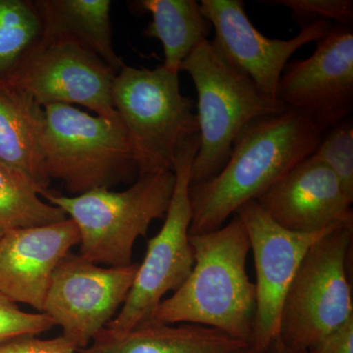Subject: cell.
Returning <instances> with one entry per match:
<instances>
[{
	"mask_svg": "<svg viewBox=\"0 0 353 353\" xmlns=\"http://www.w3.org/2000/svg\"><path fill=\"white\" fill-rule=\"evenodd\" d=\"M324 134L312 120L290 108L248 123L219 173L190 187V234L215 231L246 202L257 201L311 157Z\"/></svg>",
	"mask_w": 353,
	"mask_h": 353,
	"instance_id": "obj_1",
	"label": "cell"
},
{
	"mask_svg": "<svg viewBox=\"0 0 353 353\" xmlns=\"http://www.w3.org/2000/svg\"><path fill=\"white\" fill-rule=\"evenodd\" d=\"M194 264L148 321L196 324L252 343L256 292L246 271L250 239L240 216L208 233L190 234Z\"/></svg>",
	"mask_w": 353,
	"mask_h": 353,
	"instance_id": "obj_2",
	"label": "cell"
},
{
	"mask_svg": "<svg viewBox=\"0 0 353 353\" xmlns=\"http://www.w3.org/2000/svg\"><path fill=\"white\" fill-rule=\"evenodd\" d=\"M174 187V171H161L139 175L122 192L101 188L68 196L48 190L41 196L74 221L81 256L104 267H124L132 263L138 239L166 215Z\"/></svg>",
	"mask_w": 353,
	"mask_h": 353,
	"instance_id": "obj_3",
	"label": "cell"
},
{
	"mask_svg": "<svg viewBox=\"0 0 353 353\" xmlns=\"http://www.w3.org/2000/svg\"><path fill=\"white\" fill-rule=\"evenodd\" d=\"M181 71L189 74L197 94L199 146L190 179V187H196L219 173L234 139L248 123L287 108L262 94L250 79L228 63L208 39L185 57Z\"/></svg>",
	"mask_w": 353,
	"mask_h": 353,
	"instance_id": "obj_4",
	"label": "cell"
},
{
	"mask_svg": "<svg viewBox=\"0 0 353 353\" xmlns=\"http://www.w3.org/2000/svg\"><path fill=\"white\" fill-rule=\"evenodd\" d=\"M41 153L46 175L80 196L139 176L129 134L120 117L92 116L68 104L44 106Z\"/></svg>",
	"mask_w": 353,
	"mask_h": 353,
	"instance_id": "obj_5",
	"label": "cell"
},
{
	"mask_svg": "<svg viewBox=\"0 0 353 353\" xmlns=\"http://www.w3.org/2000/svg\"><path fill=\"white\" fill-rule=\"evenodd\" d=\"M113 108L126 128L139 175L173 171L179 148L199 134L196 102L183 97L179 73L125 65L114 77Z\"/></svg>",
	"mask_w": 353,
	"mask_h": 353,
	"instance_id": "obj_6",
	"label": "cell"
},
{
	"mask_svg": "<svg viewBox=\"0 0 353 353\" xmlns=\"http://www.w3.org/2000/svg\"><path fill=\"white\" fill-rule=\"evenodd\" d=\"M352 233L353 223L334 227L306 252L281 313L279 338L289 347L308 352L353 317L347 274Z\"/></svg>",
	"mask_w": 353,
	"mask_h": 353,
	"instance_id": "obj_7",
	"label": "cell"
},
{
	"mask_svg": "<svg viewBox=\"0 0 353 353\" xmlns=\"http://www.w3.org/2000/svg\"><path fill=\"white\" fill-rule=\"evenodd\" d=\"M199 146L197 134L179 148L173 169L175 187L163 226L148 241L145 259L139 264L127 301L106 328L130 331L148 321L165 296L178 290L189 277L194 264L190 243V169Z\"/></svg>",
	"mask_w": 353,
	"mask_h": 353,
	"instance_id": "obj_8",
	"label": "cell"
},
{
	"mask_svg": "<svg viewBox=\"0 0 353 353\" xmlns=\"http://www.w3.org/2000/svg\"><path fill=\"white\" fill-rule=\"evenodd\" d=\"M139 264L103 267L70 252L53 273L43 312L78 350L87 347L127 301Z\"/></svg>",
	"mask_w": 353,
	"mask_h": 353,
	"instance_id": "obj_9",
	"label": "cell"
},
{
	"mask_svg": "<svg viewBox=\"0 0 353 353\" xmlns=\"http://www.w3.org/2000/svg\"><path fill=\"white\" fill-rule=\"evenodd\" d=\"M234 214L240 216L245 224L256 272V304L250 345L264 352L279 338L285 294L306 252L340 225L318 233H294L279 226L256 201L246 202Z\"/></svg>",
	"mask_w": 353,
	"mask_h": 353,
	"instance_id": "obj_10",
	"label": "cell"
},
{
	"mask_svg": "<svg viewBox=\"0 0 353 353\" xmlns=\"http://www.w3.org/2000/svg\"><path fill=\"white\" fill-rule=\"evenodd\" d=\"M316 43L311 57L285 65L278 99L326 132L350 118L353 109L352 27L333 26Z\"/></svg>",
	"mask_w": 353,
	"mask_h": 353,
	"instance_id": "obj_11",
	"label": "cell"
},
{
	"mask_svg": "<svg viewBox=\"0 0 353 353\" xmlns=\"http://www.w3.org/2000/svg\"><path fill=\"white\" fill-rule=\"evenodd\" d=\"M116 73L101 58L72 43H41L7 82L41 108L79 104L97 116L119 117L113 108Z\"/></svg>",
	"mask_w": 353,
	"mask_h": 353,
	"instance_id": "obj_12",
	"label": "cell"
},
{
	"mask_svg": "<svg viewBox=\"0 0 353 353\" xmlns=\"http://www.w3.org/2000/svg\"><path fill=\"white\" fill-rule=\"evenodd\" d=\"M199 4L214 29L211 43L216 50L272 101H279V83L290 58L299 48L326 36L333 27L328 21H318L288 41L269 39L250 22L241 0H201Z\"/></svg>",
	"mask_w": 353,
	"mask_h": 353,
	"instance_id": "obj_13",
	"label": "cell"
},
{
	"mask_svg": "<svg viewBox=\"0 0 353 353\" xmlns=\"http://www.w3.org/2000/svg\"><path fill=\"white\" fill-rule=\"evenodd\" d=\"M279 226L312 234L353 223L352 197L327 165L309 157L257 199Z\"/></svg>",
	"mask_w": 353,
	"mask_h": 353,
	"instance_id": "obj_14",
	"label": "cell"
},
{
	"mask_svg": "<svg viewBox=\"0 0 353 353\" xmlns=\"http://www.w3.org/2000/svg\"><path fill=\"white\" fill-rule=\"evenodd\" d=\"M80 243L73 220L10 230L0 239V294L43 312L58 265Z\"/></svg>",
	"mask_w": 353,
	"mask_h": 353,
	"instance_id": "obj_15",
	"label": "cell"
},
{
	"mask_svg": "<svg viewBox=\"0 0 353 353\" xmlns=\"http://www.w3.org/2000/svg\"><path fill=\"white\" fill-rule=\"evenodd\" d=\"M248 345L201 325L146 321L125 332L105 327L78 353H230Z\"/></svg>",
	"mask_w": 353,
	"mask_h": 353,
	"instance_id": "obj_16",
	"label": "cell"
},
{
	"mask_svg": "<svg viewBox=\"0 0 353 353\" xmlns=\"http://www.w3.org/2000/svg\"><path fill=\"white\" fill-rule=\"evenodd\" d=\"M43 124V108L31 95L0 82V163L23 174L39 194L51 182L41 153Z\"/></svg>",
	"mask_w": 353,
	"mask_h": 353,
	"instance_id": "obj_17",
	"label": "cell"
},
{
	"mask_svg": "<svg viewBox=\"0 0 353 353\" xmlns=\"http://www.w3.org/2000/svg\"><path fill=\"white\" fill-rule=\"evenodd\" d=\"M43 32L41 43H72L94 53L116 74L125 66L113 48L109 0H34Z\"/></svg>",
	"mask_w": 353,
	"mask_h": 353,
	"instance_id": "obj_18",
	"label": "cell"
},
{
	"mask_svg": "<svg viewBox=\"0 0 353 353\" xmlns=\"http://www.w3.org/2000/svg\"><path fill=\"white\" fill-rule=\"evenodd\" d=\"M129 4L137 14L152 15L143 37L163 44V66L169 71L179 73L185 57L208 39L212 27L196 0H139Z\"/></svg>",
	"mask_w": 353,
	"mask_h": 353,
	"instance_id": "obj_19",
	"label": "cell"
},
{
	"mask_svg": "<svg viewBox=\"0 0 353 353\" xmlns=\"http://www.w3.org/2000/svg\"><path fill=\"white\" fill-rule=\"evenodd\" d=\"M34 0H0V82H7L43 39Z\"/></svg>",
	"mask_w": 353,
	"mask_h": 353,
	"instance_id": "obj_20",
	"label": "cell"
},
{
	"mask_svg": "<svg viewBox=\"0 0 353 353\" xmlns=\"http://www.w3.org/2000/svg\"><path fill=\"white\" fill-rule=\"evenodd\" d=\"M67 218L61 209L41 201L38 190L23 174L0 163V226L6 232L46 226Z\"/></svg>",
	"mask_w": 353,
	"mask_h": 353,
	"instance_id": "obj_21",
	"label": "cell"
},
{
	"mask_svg": "<svg viewBox=\"0 0 353 353\" xmlns=\"http://www.w3.org/2000/svg\"><path fill=\"white\" fill-rule=\"evenodd\" d=\"M312 157L334 172L353 199V123L352 118L325 132Z\"/></svg>",
	"mask_w": 353,
	"mask_h": 353,
	"instance_id": "obj_22",
	"label": "cell"
},
{
	"mask_svg": "<svg viewBox=\"0 0 353 353\" xmlns=\"http://www.w3.org/2000/svg\"><path fill=\"white\" fill-rule=\"evenodd\" d=\"M268 6H285L301 29L318 21H336L341 26L352 27V0H263Z\"/></svg>",
	"mask_w": 353,
	"mask_h": 353,
	"instance_id": "obj_23",
	"label": "cell"
},
{
	"mask_svg": "<svg viewBox=\"0 0 353 353\" xmlns=\"http://www.w3.org/2000/svg\"><path fill=\"white\" fill-rule=\"evenodd\" d=\"M55 326L46 313L25 312L17 303L0 294V343L23 336H38Z\"/></svg>",
	"mask_w": 353,
	"mask_h": 353,
	"instance_id": "obj_24",
	"label": "cell"
},
{
	"mask_svg": "<svg viewBox=\"0 0 353 353\" xmlns=\"http://www.w3.org/2000/svg\"><path fill=\"white\" fill-rule=\"evenodd\" d=\"M0 353H78V347L63 334L48 340L23 336L0 343Z\"/></svg>",
	"mask_w": 353,
	"mask_h": 353,
	"instance_id": "obj_25",
	"label": "cell"
},
{
	"mask_svg": "<svg viewBox=\"0 0 353 353\" xmlns=\"http://www.w3.org/2000/svg\"><path fill=\"white\" fill-rule=\"evenodd\" d=\"M307 353H353V317L327 334Z\"/></svg>",
	"mask_w": 353,
	"mask_h": 353,
	"instance_id": "obj_26",
	"label": "cell"
},
{
	"mask_svg": "<svg viewBox=\"0 0 353 353\" xmlns=\"http://www.w3.org/2000/svg\"><path fill=\"white\" fill-rule=\"evenodd\" d=\"M264 353H307L303 350H296L294 348L285 345L284 341L278 338L277 340L273 341V343L265 350Z\"/></svg>",
	"mask_w": 353,
	"mask_h": 353,
	"instance_id": "obj_27",
	"label": "cell"
},
{
	"mask_svg": "<svg viewBox=\"0 0 353 353\" xmlns=\"http://www.w3.org/2000/svg\"><path fill=\"white\" fill-rule=\"evenodd\" d=\"M230 353H264L262 352H259V350H255L254 347H252V345H246V347L240 348V350H234V352H232Z\"/></svg>",
	"mask_w": 353,
	"mask_h": 353,
	"instance_id": "obj_28",
	"label": "cell"
},
{
	"mask_svg": "<svg viewBox=\"0 0 353 353\" xmlns=\"http://www.w3.org/2000/svg\"><path fill=\"white\" fill-rule=\"evenodd\" d=\"M4 233H6V230H4L3 228L0 226V239L2 238V236H3Z\"/></svg>",
	"mask_w": 353,
	"mask_h": 353,
	"instance_id": "obj_29",
	"label": "cell"
}]
</instances>
